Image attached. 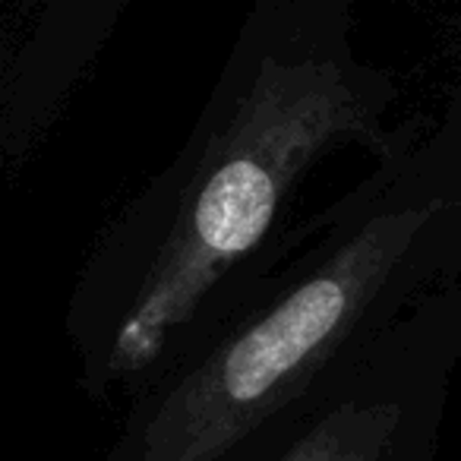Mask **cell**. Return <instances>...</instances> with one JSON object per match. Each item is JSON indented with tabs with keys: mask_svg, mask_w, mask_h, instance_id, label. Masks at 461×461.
<instances>
[{
	"mask_svg": "<svg viewBox=\"0 0 461 461\" xmlns=\"http://www.w3.org/2000/svg\"><path fill=\"white\" fill-rule=\"evenodd\" d=\"M379 83L332 0H257L184 146L104 221L67 297L86 398H130L282 244L310 167L376 127Z\"/></svg>",
	"mask_w": 461,
	"mask_h": 461,
	"instance_id": "6da1fadb",
	"label": "cell"
},
{
	"mask_svg": "<svg viewBox=\"0 0 461 461\" xmlns=\"http://www.w3.org/2000/svg\"><path fill=\"white\" fill-rule=\"evenodd\" d=\"M123 10L121 0H0V177L35 158Z\"/></svg>",
	"mask_w": 461,
	"mask_h": 461,
	"instance_id": "7a4b0ae2",
	"label": "cell"
},
{
	"mask_svg": "<svg viewBox=\"0 0 461 461\" xmlns=\"http://www.w3.org/2000/svg\"><path fill=\"white\" fill-rule=\"evenodd\" d=\"M373 351L354 348L244 461H395L398 398L383 389Z\"/></svg>",
	"mask_w": 461,
	"mask_h": 461,
	"instance_id": "3957f363",
	"label": "cell"
}]
</instances>
